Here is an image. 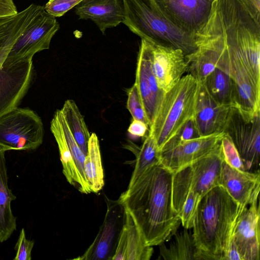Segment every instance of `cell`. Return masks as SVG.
Segmentation results:
<instances>
[{"label":"cell","mask_w":260,"mask_h":260,"mask_svg":"<svg viewBox=\"0 0 260 260\" xmlns=\"http://www.w3.org/2000/svg\"><path fill=\"white\" fill-rule=\"evenodd\" d=\"M172 175L161 163L155 165L119 198L133 213L150 246L169 241L181 224L172 206Z\"/></svg>","instance_id":"1"},{"label":"cell","mask_w":260,"mask_h":260,"mask_svg":"<svg viewBox=\"0 0 260 260\" xmlns=\"http://www.w3.org/2000/svg\"><path fill=\"white\" fill-rule=\"evenodd\" d=\"M196 44L211 55L216 68L234 82L236 107L251 115L260 113V82L253 75L243 52L241 38L231 31L207 27L198 32Z\"/></svg>","instance_id":"2"},{"label":"cell","mask_w":260,"mask_h":260,"mask_svg":"<svg viewBox=\"0 0 260 260\" xmlns=\"http://www.w3.org/2000/svg\"><path fill=\"white\" fill-rule=\"evenodd\" d=\"M245 207L220 185L202 198L192 228L201 260H223L237 220Z\"/></svg>","instance_id":"3"},{"label":"cell","mask_w":260,"mask_h":260,"mask_svg":"<svg viewBox=\"0 0 260 260\" xmlns=\"http://www.w3.org/2000/svg\"><path fill=\"white\" fill-rule=\"evenodd\" d=\"M122 23L131 31L154 43L181 50L185 56L197 49L195 36L179 29L156 9L151 0H123Z\"/></svg>","instance_id":"4"},{"label":"cell","mask_w":260,"mask_h":260,"mask_svg":"<svg viewBox=\"0 0 260 260\" xmlns=\"http://www.w3.org/2000/svg\"><path fill=\"white\" fill-rule=\"evenodd\" d=\"M200 87L198 81L187 74L165 94L148 131L159 151L194 118Z\"/></svg>","instance_id":"5"},{"label":"cell","mask_w":260,"mask_h":260,"mask_svg":"<svg viewBox=\"0 0 260 260\" xmlns=\"http://www.w3.org/2000/svg\"><path fill=\"white\" fill-rule=\"evenodd\" d=\"M223 157L219 146L213 152L173 173L172 206L178 214L188 194L200 199L219 185Z\"/></svg>","instance_id":"6"},{"label":"cell","mask_w":260,"mask_h":260,"mask_svg":"<svg viewBox=\"0 0 260 260\" xmlns=\"http://www.w3.org/2000/svg\"><path fill=\"white\" fill-rule=\"evenodd\" d=\"M44 136L41 117L34 110L18 107L0 115V151H32Z\"/></svg>","instance_id":"7"},{"label":"cell","mask_w":260,"mask_h":260,"mask_svg":"<svg viewBox=\"0 0 260 260\" xmlns=\"http://www.w3.org/2000/svg\"><path fill=\"white\" fill-rule=\"evenodd\" d=\"M223 132L231 139L246 171L259 170L260 113L252 115L233 107Z\"/></svg>","instance_id":"8"},{"label":"cell","mask_w":260,"mask_h":260,"mask_svg":"<svg viewBox=\"0 0 260 260\" xmlns=\"http://www.w3.org/2000/svg\"><path fill=\"white\" fill-rule=\"evenodd\" d=\"M59 28L55 17L40 6L29 24L13 45L7 58L32 59L36 53L49 49L51 39Z\"/></svg>","instance_id":"9"},{"label":"cell","mask_w":260,"mask_h":260,"mask_svg":"<svg viewBox=\"0 0 260 260\" xmlns=\"http://www.w3.org/2000/svg\"><path fill=\"white\" fill-rule=\"evenodd\" d=\"M32 59L6 58L0 68V115L17 107L34 77Z\"/></svg>","instance_id":"10"},{"label":"cell","mask_w":260,"mask_h":260,"mask_svg":"<svg viewBox=\"0 0 260 260\" xmlns=\"http://www.w3.org/2000/svg\"><path fill=\"white\" fill-rule=\"evenodd\" d=\"M214 0H151L159 12L174 26L195 36L206 23Z\"/></svg>","instance_id":"11"},{"label":"cell","mask_w":260,"mask_h":260,"mask_svg":"<svg viewBox=\"0 0 260 260\" xmlns=\"http://www.w3.org/2000/svg\"><path fill=\"white\" fill-rule=\"evenodd\" d=\"M107 210L104 222L95 239L80 260H111L117 244L124 218V207L119 199H107Z\"/></svg>","instance_id":"12"},{"label":"cell","mask_w":260,"mask_h":260,"mask_svg":"<svg viewBox=\"0 0 260 260\" xmlns=\"http://www.w3.org/2000/svg\"><path fill=\"white\" fill-rule=\"evenodd\" d=\"M224 135L221 132L166 144L160 150V163L173 173L213 152Z\"/></svg>","instance_id":"13"},{"label":"cell","mask_w":260,"mask_h":260,"mask_svg":"<svg viewBox=\"0 0 260 260\" xmlns=\"http://www.w3.org/2000/svg\"><path fill=\"white\" fill-rule=\"evenodd\" d=\"M134 84L142 102L149 128L165 93L158 87L153 74L151 42L143 38H141L139 48Z\"/></svg>","instance_id":"14"},{"label":"cell","mask_w":260,"mask_h":260,"mask_svg":"<svg viewBox=\"0 0 260 260\" xmlns=\"http://www.w3.org/2000/svg\"><path fill=\"white\" fill-rule=\"evenodd\" d=\"M259 198L244 208L235 226L232 240L242 260H259Z\"/></svg>","instance_id":"15"},{"label":"cell","mask_w":260,"mask_h":260,"mask_svg":"<svg viewBox=\"0 0 260 260\" xmlns=\"http://www.w3.org/2000/svg\"><path fill=\"white\" fill-rule=\"evenodd\" d=\"M151 48L153 74L158 87L166 93L187 73L185 55L180 49L152 42Z\"/></svg>","instance_id":"16"},{"label":"cell","mask_w":260,"mask_h":260,"mask_svg":"<svg viewBox=\"0 0 260 260\" xmlns=\"http://www.w3.org/2000/svg\"><path fill=\"white\" fill-rule=\"evenodd\" d=\"M219 185L224 187L239 204L248 206L259 198V171H240L230 166L223 160Z\"/></svg>","instance_id":"17"},{"label":"cell","mask_w":260,"mask_h":260,"mask_svg":"<svg viewBox=\"0 0 260 260\" xmlns=\"http://www.w3.org/2000/svg\"><path fill=\"white\" fill-rule=\"evenodd\" d=\"M217 102L200 84L194 122L200 137L223 132L232 108Z\"/></svg>","instance_id":"18"},{"label":"cell","mask_w":260,"mask_h":260,"mask_svg":"<svg viewBox=\"0 0 260 260\" xmlns=\"http://www.w3.org/2000/svg\"><path fill=\"white\" fill-rule=\"evenodd\" d=\"M124 207V218L112 260H149L153 249L148 246L131 211Z\"/></svg>","instance_id":"19"},{"label":"cell","mask_w":260,"mask_h":260,"mask_svg":"<svg viewBox=\"0 0 260 260\" xmlns=\"http://www.w3.org/2000/svg\"><path fill=\"white\" fill-rule=\"evenodd\" d=\"M80 19H91L103 34L106 29L117 26L124 19L123 0H82L75 7Z\"/></svg>","instance_id":"20"},{"label":"cell","mask_w":260,"mask_h":260,"mask_svg":"<svg viewBox=\"0 0 260 260\" xmlns=\"http://www.w3.org/2000/svg\"><path fill=\"white\" fill-rule=\"evenodd\" d=\"M5 152L0 151V242L8 240L16 230V217L13 213L11 202L16 199L8 185Z\"/></svg>","instance_id":"21"},{"label":"cell","mask_w":260,"mask_h":260,"mask_svg":"<svg viewBox=\"0 0 260 260\" xmlns=\"http://www.w3.org/2000/svg\"><path fill=\"white\" fill-rule=\"evenodd\" d=\"M50 130L59 149L62 173L68 182L82 193L91 192L89 186L81 178L75 164L72 151L65 140L57 114L55 113L50 122Z\"/></svg>","instance_id":"22"},{"label":"cell","mask_w":260,"mask_h":260,"mask_svg":"<svg viewBox=\"0 0 260 260\" xmlns=\"http://www.w3.org/2000/svg\"><path fill=\"white\" fill-rule=\"evenodd\" d=\"M168 245H159V256L164 260H201L192 233L188 229L176 232Z\"/></svg>","instance_id":"23"},{"label":"cell","mask_w":260,"mask_h":260,"mask_svg":"<svg viewBox=\"0 0 260 260\" xmlns=\"http://www.w3.org/2000/svg\"><path fill=\"white\" fill-rule=\"evenodd\" d=\"M84 172L91 192H98L102 189L104 180L99 141L94 133L90 135L89 139L88 151L84 162Z\"/></svg>","instance_id":"24"},{"label":"cell","mask_w":260,"mask_h":260,"mask_svg":"<svg viewBox=\"0 0 260 260\" xmlns=\"http://www.w3.org/2000/svg\"><path fill=\"white\" fill-rule=\"evenodd\" d=\"M60 111L76 143L86 156L90 134L83 115L73 100H67Z\"/></svg>","instance_id":"25"},{"label":"cell","mask_w":260,"mask_h":260,"mask_svg":"<svg viewBox=\"0 0 260 260\" xmlns=\"http://www.w3.org/2000/svg\"><path fill=\"white\" fill-rule=\"evenodd\" d=\"M211 96L221 104L236 107V90L231 78L216 68L204 83Z\"/></svg>","instance_id":"26"},{"label":"cell","mask_w":260,"mask_h":260,"mask_svg":"<svg viewBox=\"0 0 260 260\" xmlns=\"http://www.w3.org/2000/svg\"><path fill=\"white\" fill-rule=\"evenodd\" d=\"M27 26L26 21L18 15L0 20V68Z\"/></svg>","instance_id":"27"},{"label":"cell","mask_w":260,"mask_h":260,"mask_svg":"<svg viewBox=\"0 0 260 260\" xmlns=\"http://www.w3.org/2000/svg\"><path fill=\"white\" fill-rule=\"evenodd\" d=\"M136 154V164L128 187L148 169L160 163V151L154 137L148 134Z\"/></svg>","instance_id":"28"},{"label":"cell","mask_w":260,"mask_h":260,"mask_svg":"<svg viewBox=\"0 0 260 260\" xmlns=\"http://www.w3.org/2000/svg\"><path fill=\"white\" fill-rule=\"evenodd\" d=\"M220 147L224 162L234 169L240 171H246L233 141L225 133L220 141Z\"/></svg>","instance_id":"29"},{"label":"cell","mask_w":260,"mask_h":260,"mask_svg":"<svg viewBox=\"0 0 260 260\" xmlns=\"http://www.w3.org/2000/svg\"><path fill=\"white\" fill-rule=\"evenodd\" d=\"M127 95V108L133 119L141 120L148 126L143 106L135 84L128 89Z\"/></svg>","instance_id":"30"},{"label":"cell","mask_w":260,"mask_h":260,"mask_svg":"<svg viewBox=\"0 0 260 260\" xmlns=\"http://www.w3.org/2000/svg\"><path fill=\"white\" fill-rule=\"evenodd\" d=\"M82 0H49L45 10L54 17H60L76 6Z\"/></svg>","instance_id":"31"},{"label":"cell","mask_w":260,"mask_h":260,"mask_svg":"<svg viewBox=\"0 0 260 260\" xmlns=\"http://www.w3.org/2000/svg\"><path fill=\"white\" fill-rule=\"evenodd\" d=\"M35 242L26 238L25 230L22 228L20 231L17 242L15 246L16 254L14 260H31V250Z\"/></svg>","instance_id":"32"},{"label":"cell","mask_w":260,"mask_h":260,"mask_svg":"<svg viewBox=\"0 0 260 260\" xmlns=\"http://www.w3.org/2000/svg\"><path fill=\"white\" fill-rule=\"evenodd\" d=\"M148 131V126L145 122L134 119L127 129L128 132L131 135L141 137H145Z\"/></svg>","instance_id":"33"},{"label":"cell","mask_w":260,"mask_h":260,"mask_svg":"<svg viewBox=\"0 0 260 260\" xmlns=\"http://www.w3.org/2000/svg\"><path fill=\"white\" fill-rule=\"evenodd\" d=\"M17 13L13 0H0V20L14 16Z\"/></svg>","instance_id":"34"},{"label":"cell","mask_w":260,"mask_h":260,"mask_svg":"<svg viewBox=\"0 0 260 260\" xmlns=\"http://www.w3.org/2000/svg\"><path fill=\"white\" fill-rule=\"evenodd\" d=\"M223 260H242V258L232 239L225 252Z\"/></svg>","instance_id":"35"}]
</instances>
